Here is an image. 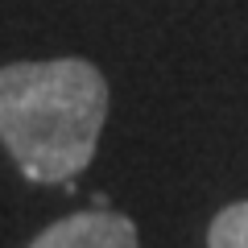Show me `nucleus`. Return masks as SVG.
<instances>
[{"instance_id":"1","label":"nucleus","mask_w":248,"mask_h":248,"mask_svg":"<svg viewBox=\"0 0 248 248\" xmlns=\"http://www.w3.org/2000/svg\"><path fill=\"white\" fill-rule=\"evenodd\" d=\"M108 120V79L87 58L0 66V145L29 182H75Z\"/></svg>"},{"instance_id":"3","label":"nucleus","mask_w":248,"mask_h":248,"mask_svg":"<svg viewBox=\"0 0 248 248\" xmlns=\"http://www.w3.org/2000/svg\"><path fill=\"white\" fill-rule=\"evenodd\" d=\"M207 248H248V199L223 207L207 228Z\"/></svg>"},{"instance_id":"2","label":"nucleus","mask_w":248,"mask_h":248,"mask_svg":"<svg viewBox=\"0 0 248 248\" xmlns=\"http://www.w3.org/2000/svg\"><path fill=\"white\" fill-rule=\"evenodd\" d=\"M29 248H137V223L108 207H87L50 223Z\"/></svg>"}]
</instances>
